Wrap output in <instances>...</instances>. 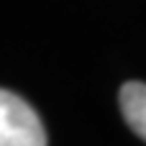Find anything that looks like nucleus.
I'll use <instances>...</instances> for the list:
<instances>
[{
  "label": "nucleus",
  "mask_w": 146,
  "mask_h": 146,
  "mask_svg": "<svg viewBox=\"0 0 146 146\" xmlns=\"http://www.w3.org/2000/svg\"><path fill=\"white\" fill-rule=\"evenodd\" d=\"M118 105L126 126L146 141V85L144 82H126L118 92Z\"/></svg>",
  "instance_id": "f03ea898"
},
{
  "label": "nucleus",
  "mask_w": 146,
  "mask_h": 146,
  "mask_svg": "<svg viewBox=\"0 0 146 146\" xmlns=\"http://www.w3.org/2000/svg\"><path fill=\"white\" fill-rule=\"evenodd\" d=\"M0 146H46L38 113L15 92H0Z\"/></svg>",
  "instance_id": "f257e3e1"
}]
</instances>
